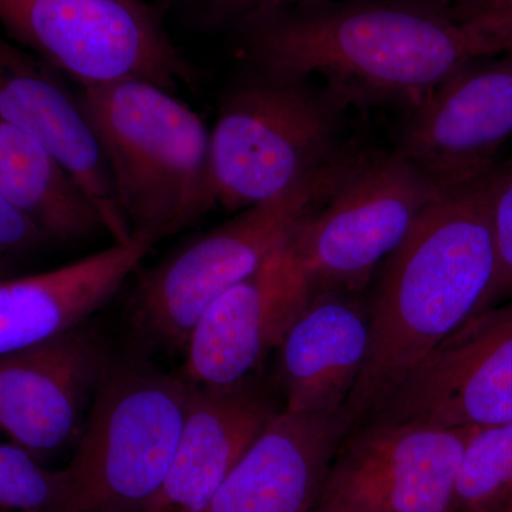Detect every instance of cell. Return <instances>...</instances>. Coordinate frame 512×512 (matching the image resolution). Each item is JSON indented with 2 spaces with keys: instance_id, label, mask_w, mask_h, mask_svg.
Segmentation results:
<instances>
[{
  "instance_id": "obj_1",
  "label": "cell",
  "mask_w": 512,
  "mask_h": 512,
  "mask_svg": "<svg viewBox=\"0 0 512 512\" xmlns=\"http://www.w3.org/2000/svg\"><path fill=\"white\" fill-rule=\"evenodd\" d=\"M235 32L247 66L319 76L349 110H410L476 59L437 0H299Z\"/></svg>"
},
{
  "instance_id": "obj_2",
  "label": "cell",
  "mask_w": 512,
  "mask_h": 512,
  "mask_svg": "<svg viewBox=\"0 0 512 512\" xmlns=\"http://www.w3.org/2000/svg\"><path fill=\"white\" fill-rule=\"evenodd\" d=\"M498 165L441 192L377 269L367 298L369 353L345 406L355 426L431 350L493 302L498 259L491 200Z\"/></svg>"
},
{
  "instance_id": "obj_3",
  "label": "cell",
  "mask_w": 512,
  "mask_h": 512,
  "mask_svg": "<svg viewBox=\"0 0 512 512\" xmlns=\"http://www.w3.org/2000/svg\"><path fill=\"white\" fill-rule=\"evenodd\" d=\"M131 237L156 245L217 207L211 133L173 93L150 83L83 87Z\"/></svg>"
},
{
  "instance_id": "obj_4",
  "label": "cell",
  "mask_w": 512,
  "mask_h": 512,
  "mask_svg": "<svg viewBox=\"0 0 512 512\" xmlns=\"http://www.w3.org/2000/svg\"><path fill=\"white\" fill-rule=\"evenodd\" d=\"M349 109L311 79L248 66L229 87L211 131L218 205L254 207L336 163L355 148L342 137Z\"/></svg>"
},
{
  "instance_id": "obj_5",
  "label": "cell",
  "mask_w": 512,
  "mask_h": 512,
  "mask_svg": "<svg viewBox=\"0 0 512 512\" xmlns=\"http://www.w3.org/2000/svg\"><path fill=\"white\" fill-rule=\"evenodd\" d=\"M192 384L114 362L63 473L62 512H147L170 470Z\"/></svg>"
},
{
  "instance_id": "obj_6",
  "label": "cell",
  "mask_w": 512,
  "mask_h": 512,
  "mask_svg": "<svg viewBox=\"0 0 512 512\" xmlns=\"http://www.w3.org/2000/svg\"><path fill=\"white\" fill-rule=\"evenodd\" d=\"M366 154L353 148L284 194L238 211L151 268L138 282L131 306L138 333L156 348L184 352L205 309L258 271Z\"/></svg>"
},
{
  "instance_id": "obj_7",
  "label": "cell",
  "mask_w": 512,
  "mask_h": 512,
  "mask_svg": "<svg viewBox=\"0 0 512 512\" xmlns=\"http://www.w3.org/2000/svg\"><path fill=\"white\" fill-rule=\"evenodd\" d=\"M0 25L82 87H194V67L143 0H0Z\"/></svg>"
},
{
  "instance_id": "obj_8",
  "label": "cell",
  "mask_w": 512,
  "mask_h": 512,
  "mask_svg": "<svg viewBox=\"0 0 512 512\" xmlns=\"http://www.w3.org/2000/svg\"><path fill=\"white\" fill-rule=\"evenodd\" d=\"M441 192L394 151L367 153L289 241L312 295L365 292Z\"/></svg>"
},
{
  "instance_id": "obj_9",
  "label": "cell",
  "mask_w": 512,
  "mask_h": 512,
  "mask_svg": "<svg viewBox=\"0 0 512 512\" xmlns=\"http://www.w3.org/2000/svg\"><path fill=\"white\" fill-rule=\"evenodd\" d=\"M476 429L363 421L340 443L319 503L348 512H453L458 471Z\"/></svg>"
},
{
  "instance_id": "obj_10",
  "label": "cell",
  "mask_w": 512,
  "mask_h": 512,
  "mask_svg": "<svg viewBox=\"0 0 512 512\" xmlns=\"http://www.w3.org/2000/svg\"><path fill=\"white\" fill-rule=\"evenodd\" d=\"M366 420L439 427L512 423V298L467 319Z\"/></svg>"
},
{
  "instance_id": "obj_11",
  "label": "cell",
  "mask_w": 512,
  "mask_h": 512,
  "mask_svg": "<svg viewBox=\"0 0 512 512\" xmlns=\"http://www.w3.org/2000/svg\"><path fill=\"white\" fill-rule=\"evenodd\" d=\"M512 138V55L464 64L404 111L392 151L441 191L490 173Z\"/></svg>"
},
{
  "instance_id": "obj_12",
  "label": "cell",
  "mask_w": 512,
  "mask_h": 512,
  "mask_svg": "<svg viewBox=\"0 0 512 512\" xmlns=\"http://www.w3.org/2000/svg\"><path fill=\"white\" fill-rule=\"evenodd\" d=\"M289 239L202 313L184 349L185 382L217 389L251 383L266 355L278 348L312 298Z\"/></svg>"
},
{
  "instance_id": "obj_13",
  "label": "cell",
  "mask_w": 512,
  "mask_h": 512,
  "mask_svg": "<svg viewBox=\"0 0 512 512\" xmlns=\"http://www.w3.org/2000/svg\"><path fill=\"white\" fill-rule=\"evenodd\" d=\"M111 360L84 325L0 356V431L37 460L79 440Z\"/></svg>"
},
{
  "instance_id": "obj_14",
  "label": "cell",
  "mask_w": 512,
  "mask_h": 512,
  "mask_svg": "<svg viewBox=\"0 0 512 512\" xmlns=\"http://www.w3.org/2000/svg\"><path fill=\"white\" fill-rule=\"evenodd\" d=\"M0 119L42 144L96 205L116 241L131 238L109 165L79 96L57 70L0 36Z\"/></svg>"
},
{
  "instance_id": "obj_15",
  "label": "cell",
  "mask_w": 512,
  "mask_h": 512,
  "mask_svg": "<svg viewBox=\"0 0 512 512\" xmlns=\"http://www.w3.org/2000/svg\"><path fill=\"white\" fill-rule=\"evenodd\" d=\"M353 427L345 407L333 413L276 412L202 512H311Z\"/></svg>"
},
{
  "instance_id": "obj_16",
  "label": "cell",
  "mask_w": 512,
  "mask_h": 512,
  "mask_svg": "<svg viewBox=\"0 0 512 512\" xmlns=\"http://www.w3.org/2000/svg\"><path fill=\"white\" fill-rule=\"evenodd\" d=\"M369 346V302L363 293H313L276 348L286 412L342 410L362 375Z\"/></svg>"
},
{
  "instance_id": "obj_17",
  "label": "cell",
  "mask_w": 512,
  "mask_h": 512,
  "mask_svg": "<svg viewBox=\"0 0 512 512\" xmlns=\"http://www.w3.org/2000/svg\"><path fill=\"white\" fill-rule=\"evenodd\" d=\"M154 245L141 237L43 274L0 281V356L83 325L120 291Z\"/></svg>"
},
{
  "instance_id": "obj_18",
  "label": "cell",
  "mask_w": 512,
  "mask_h": 512,
  "mask_svg": "<svg viewBox=\"0 0 512 512\" xmlns=\"http://www.w3.org/2000/svg\"><path fill=\"white\" fill-rule=\"evenodd\" d=\"M276 413L251 386H192L170 470L147 512H202Z\"/></svg>"
},
{
  "instance_id": "obj_19",
  "label": "cell",
  "mask_w": 512,
  "mask_h": 512,
  "mask_svg": "<svg viewBox=\"0 0 512 512\" xmlns=\"http://www.w3.org/2000/svg\"><path fill=\"white\" fill-rule=\"evenodd\" d=\"M0 197L22 212L46 238L64 242L94 237L100 212L42 144L0 119Z\"/></svg>"
},
{
  "instance_id": "obj_20",
  "label": "cell",
  "mask_w": 512,
  "mask_h": 512,
  "mask_svg": "<svg viewBox=\"0 0 512 512\" xmlns=\"http://www.w3.org/2000/svg\"><path fill=\"white\" fill-rule=\"evenodd\" d=\"M512 481V423L477 427L458 471L453 512H498Z\"/></svg>"
},
{
  "instance_id": "obj_21",
  "label": "cell",
  "mask_w": 512,
  "mask_h": 512,
  "mask_svg": "<svg viewBox=\"0 0 512 512\" xmlns=\"http://www.w3.org/2000/svg\"><path fill=\"white\" fill-rule=\"evenodd\" d=\"M63 473L16 444L0 443V511L62 512Z\"/></svg>"
},
{
  "instance_id": "obj_22",
  "label": "cell",
  "mask_w": 512,
  "mask_h": 512,
  "mask_svg": "<svg viewBox=\"0 0 512 512\" xmlns=\"http://www.w3.org/2000/svg\"><path fill=\"white\" fill-rule=\"evenodd\" d=\"M450 12L476 59L512 55V0H474Z\"/></svg>"
},
{
  "instance_id": "obj_23",
  "label": "cell",
  "mask_w": 512,
  "mask_h": 512,
  "mask_svg": "<svg viewBox=\"0 0 512 512\" xmlns=\"http://www.w3.org/2000/svg\"><path fill=\"white\" fill-rule=\"evenodd\" d=\"M491 222L498 259L497 284L491 302L494 305L512 298V160L498 165Z\"/></svg>"
},
{
  "instance_id": "obj_24",
  "label": "cell",
  "mask_w": 512,
  "mask_h": 512,
  "mask_svg": "<svg viewBox=\"0 0 512 512\" xmlns=\"http://www.w3.org/2000/svg\"><path fill=\"white\" fill-rule=\"evenodd\" d=\"M296 2L299 0H190L205 23L234 30L249 20Z\"/></svg>"
},
{
  "instance_id": "obj_25",
  "label": "cell",
  "mask_w": 512,
  "mask_h": 512,
  "mask_svg": "<svg viewBox=\"0 0 512 512\" xmlns=\"http://www.w3.org/2000/svg\"><path fill=\"white\" fill-rule=\"evenodd\" d=\"M45 239L46 235L32 221L0 197V258L30 251Z\"/></svg>"
},
{
  "instance_id": "obj_26",
  "label": "cell",
  "mask_w": 512,
  "mask_h": 512,
  "mask_svg": "<svg viewBox=\"0 0 512 512\" xmlns=\"http://www.w3.org/2000/svg\"><path fill=\"white\" fill-rule=\"evenodd\" d=\"M437 2L444 3L448 8H451V6L466 5V3L474 2V0H437Z\"/></svg>"
},
{
  "instance_id": "obj_27",
  "label": "cell",
  "mask_w": 512,
  "mask_h": 512,
  "mask_svg": "<svg viewBox=\"0 0 512 512\" xmlns=\"http://www.w3.org/2000/svg\"><path fill=\"white\" fill-rule=\"evenodd\" d=\"M313 512H348V511L340 510V508L326 507V505H320V508H318V510H315Z\"/></svg>"
},
{
  "instance_id": "obj_28",
  "label": "cell",
  "mask_w": 512,
  "mask_h": 512,
  "mask_svg": "<svg viewBox=\"0 0 512 512\" xmlns=\"http://www.w3.org/2000/svg\"><path fill=\"white\" fill-rule=\"evenodd\" d=\"M505 512H512V508H511V510H508V511H505Z\"/></svg>"
},
{
  "instance_id": "obj_29",
  "label": "cell",
  "mask_w": 512,
  "mask_h": 512,
  "mask_svg": "<svg viewBox=\"0 0 512 512\" xmlns=\"http://www.w3.org/2000/svg\"><path fill=\"white\" fill-rule=\"evenodd\" d=\"M0 512H2V511H0Z\"/></svg>"
}]
</instances>
